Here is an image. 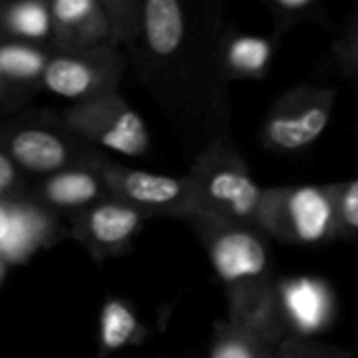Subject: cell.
<instances>
[{
	"instance_id": "26",
	"label": "cell",
	"mask_w": 358,
	"mask_h": 358,
	"mask_svg": "<svg viewBox=\"0 0 358 358\" xmlns=\"http://www.w3.org/2000/svg\"><path fill=\"white\" fill-rule=\"evenodd\" d=\"M25 99L15 90V88H10V84L4 80V76L0 73V111H6V109H10V107H15V105H19V103H23Z\"/></svg>"
},
{
	"instance_id": "28",
	"label": "cell",
	"mask_w": 358,
	"mask_h": 358,
	"mask_svg": "<svg viewBox=\"0 0 358 358\" xmlns=\"http://www.w3.org/2000/svg\"><path fill=\"white\" fill-rule=\"evenodd\" d=\"M273 358H296V352H294V342H283Z\"/></svg>"
},
{
	"instance_id": "14",
	"label": "cell",
	"mask_w": 358,
	"mask_h": 358,
	"mask_svg": "<svg viewBox=\"0 0 358 358\" xmlns=\"http://www.w3.org/2000/svg\"><path fill=\"white\" fill-rule=\"evenodd\" d=\"M103 159L105 155H101L92 164L73 166L52 176H46L29 195L57 216L61 214L73 216L78 212H84L94 203L111 197L99 170Z\"/></svg>"
},
{
	"instance_id": "3",
	"label": "cell",
	"mask_w": 358,
	"mask_h": 358,
	"mask_svg": "<svg viewBox=\"0 0 358 358\" xmlns=\"http://www.w3.org/2000/svg\"><path fill=\"white\" fill-rule=\"evenodd\" d=\"M187 178L193 193V216L258 229L264 187L254 178L227 134L208 141L193 159Z\"/></svg>"
},
{
	"instance_id": "16",
	"label": "cell",
	"mask_w": 358,
	"mask_h": 358,
	"mask_svg": "<svg viewBox=\"0 0 358 358\" xmlns=\"http://www.w3.org/2000/svg\"><path fill=\"white\" fill-rule=\"evenodd\" d=\"M149 336L134 306L124 298L109 296L99 315V358H107L130 346H138Z\"/></svg>"
},
{
	"instance_id": "13",
	"label": "cell",
	"mask_w": 358,
	"mask_h": 358,
	"mask_svg": "<svg viewBox=\"0 0 358 358\" xmlns=\"http://www.w3.org/2000/svg\"><path fill=\"white\" fill-rule=\"evenodd\" d=\"M52 52H78L111 44V25L101 0H52Z\"/></svg>"
},
{
	"instance_id": "29",
	"label": "cell",
	"mask_w": 358,
	"mask_h": 358,
	"mask_svg": "<svg viewBox=\"0 0 358 358\" xmlns=\"http://www.w3.org/2000/svg\"><path fill=\"white\" fill-rule=\"evenodd\" d=\"M6 268H8V264H6L4 258L0 256V283H2V279H4V275H6Z\"/></svg>"
},
{
	"instance_id": "24",
	"label": "cell",
	"mask_w": 358,
	"mask_h": 358,
	"mask_svg": "<svg viewBox=\"0 0 358 358\" xmlns=\"http://www.w3.org/2000/svg\"><path fill=\"white\" fill-rule=\"evenodd\" d=\"M336 57L346 71L358 73V17L336 44Z\"/></svg>"
},
{
	"instance_id": "27",
	"label": "cell",
	"mask_w": 358,
	"mask_h": 358,
	"mask_svg": "<svg viewBox=\"0 0 358 358\" xmlns=\"http://www.w3.org/2000/svg\"><path fill=\"white\" fill-rule=\"evenodd\" d=\"M8 224H10V214H8V201L0 199V243L6 239L8 233Z\"/></svg>"
},
{
	"instance_id": "20",
	"label": "cell",
	"mask_w": 358,
	"mask_h": 358,
	"mask_svg": "<svg viewBox=\"0 0 358 358\" xmlns=\"http://www.w3.org/2000/svg\"><path fill=\"white\" fill-rule=\"evenodd\" d=\"M275 38L304 23H327V8L319 0H264Z\"/></svg>"
},
{
	"instance_id": "10",
	"label": "cell",
	"mask_w": 358,
	"mask_h": 358,
	"mask_svg": "<svg viewBox=\"0 0 358 358\" xmlns=\"http://www.w3.org/2000/svg\"><path fill=\"white\" fill-rule=\"evenodd\" d=\"M336 294L319 277L277 279L273 331L281 342H313L336 321Z\"/></svg>"
},
{
	"instance_id": "7",
	"label": "cell",
	"mask_w": 358,
	"mask_h": 358,
	"mask_svg": "<svg viewBox=\"0 0 358 358\" xmlns=\"http://www.w3.org/2000/svg\"><path fill=\"white\" fill-rule=\"evenodd\" d=\"M338 92L334 88L302 84L283 92L262 124V145L273 153H298L327 130Z\"/></svg>"
},
{
	"instance_id": "25",
	"label": "cell",
	"mask_w": 358,
	"mask_h": 358,
	"mask_svg": "<svg viewBox=\"0 0 358 358\" xmlns=\"http://www.w3.org/2000/svg\"><path fill=\"white\" fill-rule=\"evenodd\" d=\"M294 352L296 358H355L350 352L336 348V346H325L319 342H294Z\"/></svg>"
},
{
	"instance_id": "17",
	"label": "cell",
	"mask_w": 358,
	"mask_h": 358,
	"mask_svg": "<svg viewBox=\"0 0 358 358\" xmlns=\"http://www.w3.org/2000/svg\"><path fill=\"white\" fill-rule=\"evenodd\" d=\"M52 50L38 44L0 38V73L23 99L40 88Z\"/></svg>"
},
{
	"instance_id": "15",
	"label": "cell",
	"mask_w": 358,
	"mask_h": 358,
	"mask_svg": "<svg viewBox=\"0 0 358 358\" xmlns=\"http://www.w3.org/2000/svg\"><path fill=\"white\" fill-rule=\"evenodd\" d=\"M275 59V40L224 29L218 44V67L224 82L262 80Z\"/></svg>"
},
{
	"instance_id": "19",
	"label": "cell",
	"mask_w": 358,
	"mask_h": 358,
	"mask_svg": "<svg viewBox=\"0 0 358 358\" xmlns=\"http://www.w3.org/2000/svg\"><path fill=\"white\" fill-rule=\"evenodd\" d=\"M281 344L260 327L224 319L214 325L208 358H273Z\"/></svg>"
},
{
	"instance_id": "11",
	"label": "cell",
	"mask_w": 358,
	"mask_h": 358,
	"mask_svg": "<svg viewBox=\"0 0 358 358\" xmlns=\"http://www.w3.org/2000/svg\"><path fill=\"white\" fill-rule=\"evenodd\" d=\"M149 218L128 203L107 197L92 208L69 216L67 235L76 239L94 260L126 254Z\"/></svg>"
},
{
	"instance_id": "5",
	"label": "cell",
	"mask_w": 358,
	"mask_h": 358,
	"mask_svg": "<svg viewBox=\"0 0 358 358\" xmlns=\"http://www.w3.org/2000/svg\"><path fill=\"white\" fill-rule=\"evenodd\" d=\"M57 124L92 149L143 157L151 149V134L143 115L120 94L107 92L69 105Z\"/></svg>"
},
{
	"instance_id": "2",
	"label": "cell",
	"mask_w": 358,
	"mask_h": 358,
	"mask_svg": "<svg viewBox=\"0 0 358 358\" xmlns=\"http://www.w3.org/2000/svg\"><path fill=\"white\" fill-rule=\"evenodd\" d=\"M224 292L227 319L268 331L273 338L275 268L266 235L254 227L222 222L206 216L187 218ZM279 340V338H277ZM281 342V340H279Z\"/></svg>"
},
{
	"instance_id": "1",
	"label": "cell",
	"mask_w": 358,
	"mask_h": 358,
	"mask_svg": "<svg viewBox=\"0 0 358 358\" xmlns=\"http://www.w3.org/2000/svg\"><path fill=\"white\" fill-rule=\"evenodd\" d=\"M218 15H197L182 0H143V23L130 48L153 94L170 109L203 107L227 124V82L218 67Z\"/></svg>"
},
{
	"instance_id": "9",
	"label": "cell",
	"mask_w": 358,
	"mask_h": 358,
	"mask_svg": "<svg viewBox=\"0 0 358 358\" xmlns=\"http://www.w3.org/2000/svg\"><path fill=\"white\" fill-rule=\"evenodd\" d=\"M99 170L109 189V195L138 210L147 218L187 220L195 212L191 182L187 174H153L147 170L113 164L107 157L103 159Z\"/></svg>"
},
{
	"instance_id": "21",
	"label": "cell",
	"mask_w": 358,
	"mask_h": 358,
	"mask_svg": "<svg viewBox=\"0 0 358 358\" xmlns=\"http://www.w3.org/2000/svg\"><path fill=\"white\" fill-rule=\"evenodd\" d=\"M101 4L111 25V44L130 50L141 36L143 0H101Z\"/></svg>"
},
{
	"instance_id": "18",
	"label": "cell",
	"mask_w": 358,
	"mask_h": 358,
	"mask_svg": "<svg viewBox=\"0 0 358 358\" xmlns=\"http://www.w3.org/2000/svg\"><path fill=\"white\" fill-rule=\"evenodd\" d=\"M50 36H52V19H50L48 2L0 0V38L50 48Z\"/></svg>"
},
{
	"instance_id": "23",
	"label": "cell",
	"mask_w": 358,
	"mask_h": 358,
	"mask_svg": "<svg viewBox=\"0 0 358 358\" xmlns=\"http://www.w3.org/2000/svg\"><path fill=\"white\" fill-rule=\"evenodd\" d=\"M29 195L25 187V174L13 164L0 145V199H15Z\"/></svg>"
},
{
	"instance_id": "22",
	"label": "cell",
	"mask_w": 358,
	"mask_h": 358,
	"mask_svg": "<svg viewBox=\"0 0 358 358\" xmlns=\"http://www.w3.org/2000/svg\"><path fill=\"white\" fill-rule=\"evenodd\" d=\"M338 239H358V178L334 182Z\"/></svg>"
},
{
	"instance_id": "4",
	"label": "cell",
	"mask_w": 358,
	"mask_h": 358,
	"mask_svg": "<svg viewBox=\"0 0 358 358\" xmlns=\"http://www.w3.org/2000/svg\"><path fill=\"white\" fill-rule=\"evenodd\" d=\"M258 229L268 239L292 245H323L336 241L334 182L264 187Z\"/></svg>"
},
{
	"instance_id": "12",
	"label": "cell",
	"mask_w": 358,
	"mask_h": 358,
	"mask_svg": "<svg viewBox=\"0 0 358 358\" xmlns=\"http://www.w3.org/2000/svg\"><path fill=\"white\" fill-rule=\"evenodd\" d=\"M6 201L10 224L6 239L0 243V256L8 266L27 262L36 252L50 248L61 237H65V229L59 222L61 216L40 206L31 195Z\"/></svg>"
},
{
	"instance_id": "8",
	"label": "cell",
	"mask_w": 358,
	"mask_h": 358,
	"mask_svg": "<svg viewBox=\"0 0 358 358\" xmlns=\"http://www.w3.org/2000/svg\"><path fill=\"white\" fill-rule=\"evenodd\" d=\"M126 67L124 50L113 44L78 52H52L40 88L73 105L115 92Z\"/></svg>"
},
{
	"instance_id": "6",
	"label": "cell",
	"mask_w": 358,
	"mask_h": 358,
	"mask_svg": "<svg viewBox=\"0 0 358 358\" xmlns=\"http://www.w3.org/2000/svg\"><path fill=\"white\" fill-rule=\"evenodd\" d=\"M0 145L23 174L42 178L73 166L92 164L103 155L59 124L48 126L31 117L0 124Z\"/></svg>"
}]
</instances>
